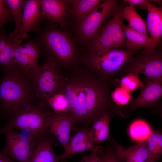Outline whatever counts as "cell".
Instances as JSON below:
<instances>
[{"mask_svg":"<svg viewBox=\"0 0 162 162\" xmlns=\"http://www.w3.org/2000/svg\"><path fill=\"white\" fill-rule=\"evenodd\" d=\"M40 53L34 40H29L22 45L15 43L14 55L16 63L29 77L39 66L38 60Z\"/></svg>","mask_w":162,"mask_h":162,"instance_id":"7c38bea8","label":"cell"},{"mask_svg":"<svg viewBox=\"0 0 162 162\" xmlns=\"http://www.w3.org/2000/svg\"><path fill=\"white\" fill-rule=\"evenodd\" d=\"M111 118V113L106 112L93 124L89 134L94 142L98 145L105 140L110 139L109 124Z\"/></svg>","mask_w":162,"mask_h":162,"instance_id":"44dd1931","label":"cell"},{"mask_svg":"<svg viewBox=\"0 0 162 162\" xmlns=\"http://www.w3.org/2000/svg\"><path fill=\"white\" fill-rule=\"evenodd\" d=\"M0 162H14L7 156L0 152Z\"/></svg>","mask_w":162,"mask_h":162,"instance_id":"e575fe53","label":"cell"},{"mask_svg":"<svg viewBox=\"0 0 162 162\" xmlns=\"http://www.w3.org/2000/svg\"><path fill=\"white\" fill-rule=\"evenodd\" d=\"M37 31L34 40L40 50L46 51L48 57L52 58L57 66L59 63L66 64L74 61L76 57L75 49L66 34L54 28Z\"/></svg>","mask_w":162,"mask_h":162,"instance_id":"277c9868","label":"cell"},{"mask_svg":"<svg viewBox=\"0 0 162 162\" xmlns=\"http://www.w3.org/2000/svg\"><path fill=\"white\" fill-rule=\"evenodd\" d=\"M43 16L50 21L66 25V19L70 9L69 1L63 0H40Z\"/></svg>","mask_w":162,"mask_h":162,"instance_id":"2e32d148","label":"cell"},{"mask_svg":"<svg viewBox=\"0 0 162 162\" xmlns=\"http://www.w3.org/2000/svg\"><path fill=\"white\" fill-rule=\"evenodd\" d=\"M52 112L45 102L30 103L9 117L8 122L0 129V135L7 130L17 129L27 130L35 138L39 137L49 131L47 120Z\"/></svg>","mask_w":162,"mask_h":162,"instance_id":"3957f363","label":"cell"},{"mask_svg":"<svg viewBox=\"0 0 162 162\" xmlns=\"http://www.w3.org/2000/svg\"><path fill=\"white\" fill-rule=\"evenodd\" d=\"M73 120L69 112L55 114L52 111L47 118L48 128L62 145L64 150L68 146Z\"/></svg>","mask_w":162,"mask_h":162,"instance_id":"4fadbf2b","label":"cell"},{"mask_svg":"<svg viewBox=\"0 0 162 162\" xmlns=\"http://www.w3.org/2000/svg\"><path fill=\"white\" fill-rule=\"evenodd\" d=\"M16 43L14 40L0 51V67L6 71L16 66L14 55Z\"/></svg>","mask_w":162,"mask_h":162,"instance_id":"83f0119b","label":"cell"},{"mask_svg":"<svg viewBox=\"0 0 162 162\" xmlns=\"http://www.w3.org/2000/svg\"><path fill=\"white\" fill-rule=\"evenodd\" d=\"M152 133L149 125L146 122L142 120L134 121L129 128L130 137L133 140L137 142L148 140Z\"/></svg>","mask_w":162,"mask_h":162,"instance_id":"cb8c5ba5","label":"cell"},{"mask_svg":"<svg viewBox=\"0 0 162 162\" xmlns=\"http://www.w3.org/2000/svg\"><path fill=\"white\" fill-rule=\"evenodd\" d=\"M148 162H157L162 153V135L160 133H152L148 139Z\"/></svg>","mask_w":162,"mask_h":162,"instance_id":"d4e9b609","label":"cell"},{"mask_svg":"<svg viewBox=\"0 0 162 162\" xmlns=\"http://www.w3.org/2000/svg\"><path fill=\"white\" fill-rule=\"evenodd\" d=\"M34 94L31 79L17 65L4 71L0 81V109L9 117L32 103Z\"/></svg>","mask_w":162,"mask_h":162,"instance_id":"7a4b0ae2","label":"cell"},{"mask_svg":"<svg viewBox=\"0 0 162 162\" xmlns=\"http://www.w3.org/2000/svg\"><path fill=\"white\" fill-rule=\"evenodd\" d=\"M13 20L10 9L5 0H0V32L6 23Z\"/></svg>","mask_w":162,"mask_h":162,"instance_id":"f546056e","label":"cell"},{"mask_svg":"<svg viewBox=\"0 0 162 162\" xmlns=\"http://www.w3.org/2000/svg\"><path fill=\"white\" fill-rule=\"evenodd\" d=\"M29 78L35 96L40 101L44 102L60 91L64 80V76L59 73L55 61L50 57H47L45 63L39 66Z\"/></svg>","mask_w":162,"mask_h":162,"instance_id":"52a82bcc","label":"cell"},{"mask_svg":"<svg viewBox=\"0 0 162 162\" xmlns=\"http://www.w3.org/2000/svg\"><path fill=\"white\" fill-rule=\"evenodd\" d=\"M99 148L92 151L89 155L84 156L80 162H101L97 154L101 151Z\"/></svg>","mask_w":162,"mask_h":162,"instance_id":"d6a6232c","label":"cell"},{"mask_svg":"<svg viewBox=\"0 0 162 162\" xmlns=\"http://www.w3.org/2000/svg\"><path fill=\"white\" fill-rule=\"evenodd\" d=\"M71 12L77 22L90 13L102 1L100 0H69Z\"/></svg>","mask_w":162,"mask_h":162,"instance_id":"603a6c76","label":"cell"},{"mask_svg":"<svg viewBox=\"0 0 162 162\" xmlns=\"http://www.w3.org/2000/svg\"><path fill=\"white\" fill-rule=\"evenodd\" d=\"M126 162H134L131 160H127L125 161Z\"/></svg>","mask_w":162,"mask_h":162,"instance_id":"d590c367","label":"cell"},{"mask_svg":"<svg viewBox=\"0 0 162 162\" xmlns=\"http://www.w3.org/2000/svg\"><path fill=\"white\" fill-rule=\"evenodd\" d=\"M21 25L17 34L13 38L17 44L22 39L27 38L28 33L39 28L44 17L42 15L40 0H26L23 7Z\"/></svg>","mask_w":162,"mask_h":162,"instance_id":"8fae6325","label":"cell"},{"mask_svg":"<svg viewBox=\"0 0 162 162\" xmlns=\"http://www.w3.org/2000/svg\"><path fill=\"white\" fill-rule=\"evenodd\" d=\"M97 153L100 154L98 156L101 162H119L114 154L110 150H108L105 153L101 151Z\"/></svg>","mask_w":162,"mask_h":162,"instance_id":"1f68e13d","label":"cell"},{"mask_svg":"<svg viewBox=\"0 0 162 162\" xmlns=\"http://www.w3.org/2000/svg\"><path fill=\"white\" fill-rule=\"evenodd\" d=\"M137 51L127 48L90 53L85 59L88 70L102 77L118 72L134 57Z\"/></svg>","mask_w":162,"mask_h":162,"instance_id":"5b68a950","label":"cell"},{"mask_svg":"<svg viewBox=\"0 0 162 162\" xmlns=\"http://www.w3.org/2000/svg\"><path fill=\"white\" fill-rule=\"evenodd\" d=\"M45 102L49 108L55 114L69 112L67 100L61 91L50 97Z\"/></svg>","mask_w":162,"mask_h":162,"instance_id":"4316f807","label":"cell"},{"mask_svg":"<svg viewBox=\"0 0 162 162\" xmlns=\"http://www.w3.org/2000/svg\"><path fill=\"white\" fill-rule=\"evenodd\" d=\"M122 10L113 15L91 39L90 53L127 48Z\"/></svg>","mask_w":162,"mask_h":162,"instance_id":"8992f818","label":"cell"},{"mask_svg":"<svg viewBox=\"0 0 162 162\" xmlns=\"http://www.w3.org/2000/svg\"><path fill=\"white\" fill-rule=\"evenodd\" d=\"M5 1L10 9L15 22V29L9 35L14 38L19 31L22 22V8L26 0H5Z\"/></svg>","mask_w":162,"mask_h":162,"instance_id":"484cf974","label":"cell"},{"mask_svg":"<svg viewBox=\"0 0 162 162\" xmlns=\"http://www.w3.org/2000/svg\"><path fill=\"white\" fill-rule=\"evenodd\" d=\"M148 0H124L123 2L129 5L135 7L136 5L145 6Z\"/></svg>","mask_w":162,"mask_h":162,"instance_id":"836d02e7","label":"cell"},{"mask_svg":"<svg viewBox=\"0 0 162 162\" xmlns=\"http://www.w3.org/2000/svg\"><path fill=\"white\" fill-rule=\"evenodd\" d=\"M127 48L137 51L140 50L153 51L158 45L148 35L137 32L124 24L123 26Z\"/></svg>","mask_w":162,"mask_h":162,"instance_id":"d6986e66","label":"cell"},{"mask_svg":"<svg viewBox=\"0 0 162 162\" xmlns=\"http://www.w3.org/2000/svg\"><path fill=\"white\" fill-rule=\"evenodd\" d=\"M112 97L116 103L121 105L127 104L131 98L129 92L122 88L116 89L112 93Z\"/></svg>","mask_w":162,"mask_h":162,"instance_id":"4dcf8cb0","label":"cell"},{"mask_svg":"<svg viewBox=\"0 0 162 162\" xmlns=\"http://www.w3.org/2000/svg\"><path fill=\"white\" fill-rule=\"evenodd\" d=\"M64 77L60 91L67 100L73 117L72 126L90 127L105 113L113 110L106 85L94 73L88 69L77 70Z\"/></svg>","mask_w":162,"mask_h":162,"instance_id":"6da1fadb","label":"cell"},{"mask_svg":"<svg viewBox=\"0 0 162 162\" xmlns=\"http://www.w3.org/2000/svg\"><path fill=\"white\" fill-rule=\"evenodd\" d=\"M148 140L138 141L134 145L125 147L113 142L115 147L117 159L134 162H148V153L147 149Z\"/></svg>","mask_w":162,"mask_h":162,"instance_id":"ac0fdd59","label":"cell"},{"mask_svg":"<svg viewBox=\"0 0 162 162\" xmlns=\"http://www.w3.org/2000/svg\"><path fill=\"white\" fill-rule=\"evenodd\" d=\"M122 15L128 22V26L137 32L148 35L146 20L137 13L135 7L125 6L122 10Z\"/></svg>","mask_w":162,"mask_h":162,"instance_id":"7402d4cb","label":"cell"},{"mask_svg":"<svg viewBox=\"0 0 162 162\" xmlns=\"http://www.w3.org/2000/svg\"><path fill=\"white\" fill-rule=\"evenodd\" d=\"M162 95V81L148 80L141 88L139 96L132 101L130 109L153 105L161 98Z\"/></svg>","mask_w":162,"mask_h":162,"instance_id":"e0dca14e","label":"cell"},{"mask_svg":"<svg viewBox=\"0 0 162 162\" xmlns=\"http://www.w3.org/2000/svg\"><path fill=\"white\" fill-rule=\"evenodd\" d=\"M125 3L117 0H104L90 13L77 22V30L83 39H90L115 14L122 10Z\"/></svg>","mask_w":162,"mask_h":162,"instance_id":"ba28073f","label":"cell"},{"mask_svg":"<svg viewBox=\"0 0 162 162\" xmlns=\"http://www.w3.org/2000/svg\"><path fill=\"white\" fill-rule=\"evenodd\" d=\"M6 136V144L1 152L10 156L19 162H29L36 146V139L30 134H20L14 129L4 131Z\"/></svg>","mask_w":162,"mask_h":162,"instance_id":"30bf717a","label":"cell"},{"mask_svg":"<svg viewBox=\"0 0 162 162\" xmlns=\"http://www.w3.org/2000/svg\"><path fill=\"white\" fill-rule=\"evenodd\" d=\"M58 143L57 139L50 131L39 137L29 162H58V156L53 149V146Z\"/></svg>","mask_w":162,"mask_h":162,"instance_id":"9a60e30c","label":"cell"},{"mask_svg":"<svg viewBox=\"0 0 162 162\" xmlns=\"http://www.w3.org/2000/svg\"><path fill=\"white\" fill-rule=\"evenodd\" d=\"M123 68L129 73L144 74L148 80L162 81V54L160 50H143Z\"/></svg>","mask_w":162,"mask_h":162,"instance_id":"9c48e42d","label":"cell"},{"mask_svg":"<svg viewBox=\"0 0 162 162\" xmlns=\"http://www.w3.org/2000/svg\"><path fill=\"white\" fill-rule=\"evenodd\" d=\"M145 8L147 10L146 20L147 31L150 38L158 46L162 38V8L154 5L149 1Z\"/></svg>","mask_w":162,"mask_h":162,"instance_id":"ffe728a7","label":"cell"},{"mask_svg":"<svg viewBox=\"0 0 162 162\" xmlns=\"http://www.w3.org/2000/svg\"><path fill=\"white\" fill-rule=\"evenodd\" d=\"M129 74L123 77L120 82L122 88L129 92L139 88H141L144 84L140 79L137 74Z\"/></svg>","mask_w":162,"mask_h":162,"instance_id":"f1b7e54d","label":"cell"},{"mask_svg":"<svg viewBox=\"0 0 162 162\" xmlns=\"http://www.w3.org/2000/svg\"><path fill=\"white\" fill-rule=\"evenodd\" d=\"M90 128L84 126L75 129H77V131L71 139L67 148L58 156L60 160L71 158L75 154L87 151L92 152L101 147L96 146L91 139L89 134Z\"/></svg>","mask_w":162,"mask_h":162,"instance_id":"5bb4252c","label":"cell"}]
</instances>
